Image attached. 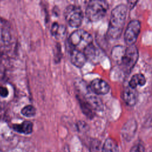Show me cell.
<instances>
[{"label": "cell", "instance_id": "1", "mask_svg": "<svg viewBox=\"0 0 152 152\" xmlns=\"http://www.w3.org/2000/svg\"><path fill=\"white\" fill-rule=\"evenodd\" d=\"M127 11L128 7L123 4L116 5L112 10L107 29V35L110 38L116 39L121 36L124 27Z\"/></svg>", "mask_w": 152, "mask_h": 152}, {"label": "cell", "instance_id": "2", "mask_svg": "<svg viewBox=\"0 0 152 152\" xmlns=\"http://www.w3.org/2000/svg\"><path fill=\"white\" fill-rule=\"evenodd\" d=\"M108 9L109 4L106 1H90L86 6V16L91 22L97 21L103 18Z\"/></svg>", "mask_w": 152, "mask_h": 152}, {"label": "cell", "instance_id": "3", "mask_svg": "<svg viewBox=\"0 0 152 152\" xmlns=\"http://www.w3.org/2000/svg\"><path fill=\"white\" fill-rule=\"evenodd\" d=\"M68 42L71 47L83 52L88 46L93 43V37L87 31L77 29L69 35Z\"/></svg>", "mask_w": 152, "mask_h": 152}, {"label": "cell", "instance_id": "4", "mask_svg": "<svg viewBox=\"0 0 152 152\" xmlns=\"http://www.w3.org/2000/svg\"><path fill=\"white\" fill-rule=\"evenodd\" d=\"M138 59V50L137 46L134 45L128 46L126 48L119 65L124 72L129 73L136 64Z\"/></svg>", "mask_w": 152, "mask_h": 152}, {"label": "cell", "instance_id": "5", "mask_svg": "<svg viewBox=\"0 0 152 152\" xmlns=\"http://www.w3.org/2000/svg\"><path fill=\"white\" fill-rule=\"evenodd\" d=\"M65 19L69 26L77 28L81 26L83 18V12L81 8L76 5H68L64 12Z\"/></svg>", "mask_w": 152, "mask_h": 152}, {"label": "cell", "instance_id": "6", "mask_svg": "<svg viewBox=\"0 0 152 152\" xmlns=\"http://www.w3.org/2000/svg\"><path fill=\"white\" fill-rule=\"evenodd\" d=\"M141 30V23L138 20L129 21L124 33V40L128 46L134 45L136 42Z\"/></svg>", "mask_w": 152, "mask_h": 152}, {"label": "cell", "instance_id": "7", "mask_svg": "<svg viewBox=\"0 0 152 152\" xmlns=\"http://www.w3.org/2000/svg\"><path fill=\"white\" fill-rule=\"evenodd\" d=\"M69 58L71 62L77 68H81L87 61L84 52L72 47L69 51Z\"/></svg>", "mask_w": 152, "mask_h": 152}, {"label": "cell", "instance_id": "8", "mask_svg": "<svg viewBox=\"0 0 152 152\" xmlns=\"http://www.w3.org/2000/svg\"><path fill=\"white\" fill-rule=\"evenodd\" d=\"M90 89L95 94L102 95L109 91L110 86L106 81L100 78H96L91 82Z\"/></svg>", "mask_w": 152, "mask_h": 152}, {"label": "cell", "instance_id": "9", "mask_svg": "<svg viewBox=\"0 0 152 152\" xmlns=\"http://www.w3.org/2000/svg\"><path fill=\"white\" fill-rule=\"evenodd\" d=\"M137 129V123L134 119L128 120L124 125L122 129L123 138L127 141H131L134 137Z\"/></svg>", "mask_w": 152, "mask_h": 152}, {"label": "cell", "instance_id": "10", "mask_svg": "<svg viewBox=\"0 0 152 152\" xmlns=\"http://www.w3.org/2000/svg\"><path fill=\"white\" fill-rule=\"evenodd\" d=\"M122 99L127 105L133 106L138 101V92L135 89L128 86V87H126L123 91Z\"/></svg>", "mask_w": 152, "mask_h": 152}, {"label": "cell", "instance_id": "11", "mask_svg": "<svg viewBox=\"0 0 152 152\" xmlns=\"http://www.w3.org/2000/svg\"><path fill=\"white\" fill-rule=\"evenodd\" d=\"M83 52L86 56L87 59L91 61L92 62H97L100 61L101 53L100 50L96 48L93 43L88 46L84 50Z\"/></svg>", "mask_w": 152, "mask_h": 152}, {"label": "cell", "instance_id": "12", "mask_svg": "<svg viewBox=\"0 0 152 152\" xmlns=\"http://www.w3.org/2000/svg\"><path fill=\"white\" fill-rule=\"evenodd\" d=\"M12 128L13 130L20 134L28 135L32 133L33 124L29 121H25L19 124H13Z\"/></svg>", "mask_w": 152, "mask_h": 152}, {"label": "cell", "instance_id": "13", "mask_svg": "<svg viewBox=\"0 0 152 152\" xmlns=\"http://www.w3.org/2000/svg\"><path fill=\"white\" fill-rule=\"evenodd\" d=\"M78 100L79 102L80 107L84 114L88 118L91 119L94 116V113L93 112V107L88 103L84 97L80 96L78 97Z\"/></svg>", "mask_w": 152, "mask_h": 152}, {"label": "cell", "instance_id": "14", "mask_svg": "<svg viewBox=\"0 0 152 152\" xmlns=\"http://www.w3.org/2000/svg\"><path fill=\"white\" fill-rule=\"evenodd\" d=\"M66 27L62 24H60L57 22H54L52 24L50 33L56 39H61L65 34Z\"/></svg>", "mask_w": 152, "mask_h": 152}, {"label": "cell", "instance_id": "15", "mask_svg": "<svg viewBox=\"0 0 152 152\" xmlns=\"http://www.w3.org/2000/svg\"><path fill=\"white\" fill-rule=\"evenodd\" d=\"M146 83V79L144 75L141 73L134 74L129 81V86L135 89L138 86L141 87L144 86Z\"/></svg>", "mask_w": 152, "mask_h": 152}, {"label": "cell", "instance_id": "16", "mask_svg": "<svg viewBox=\"0 0 152 152\" xmlns=\"http://www.w3.org/2000/svg\"><path fill=\"white\" fill-rule=\"evenodd\" d=\"M102 152H118V147L115 142L112 138H107L103 145Z\"/></svg>", "mask_w": 152, "mask_h": 152}, {"label": "cell", "instance_id": "17", "mask_svg": "<svg viewBox=\"0 0 152 152\" xmlns=\"http://www.w3.org/2000/svg\"><path fill=\"white\" fill-rule=\"evenodd\" d=\"M125 48L121 45H117L112 49V56L113 59L116 61L118 64H119L121 59L125 50Z\"/></svg>", "mask_w": 152, "mask_h": 152}, {"label": "cell", "instance_id": "18", "mask_svg": "<svg viewBox=\"0 0 152 152\" xmlns=\"http://www.w3.org/2000/svg\"><path fill=\"white\" fill-rule=\"evenodd\" d=\"M93 109L101 110L103 109V104L99 98L95 96H90L85 98Z\"/></svg>", "mask_w": 152, "mask_h": 152}, {"label": "cell", "instance_id": "19", "mask_svg": "<svg viewBox=\"0 0 152 152\" xmlns=\"http://www.w3.org/2000/svg\"><path fill=\"white\" fill-rule=\"evenodd\" d=\"M21 114L27 118H31L35 116L36 113V108L30 104L24 106L21 110Z\"/></svg>", "mask_w": 152, "mask_h": 152}, {"label": "cell", "instance_id": "20", "mask_svg": "<svg viewBox=\"0 0 152 152\" xmlns=\"http://www.w3.org/2000/svg\"><path fill=\"white\" fill-rule=\"evenodd\" d=\"M103 145L98 140H93L90 142V152H102Z\"/></svg>", "mask_w": 152, "mask_h": 152}, {"label": "cell", "instance_id": "21", "mask_svg": "<svg viewBox=\"0 0 152 152\" xmlns=\"http://www.w3.org/2000/svg\"><path fill=\"white\" fill-rule=\"evenodd\" d=\"M129 152H145V148L142 144L138 143L132 147Z\"/></svg>", "mask_w": 152, "mask_h": 152}, {"label": "cell", "instance_id": "22", "mask_svg": "<svg viewBox=\"0 0 152 152\" xmlns=\"http://www.w3.org/2000/svg\"><path fill=\"white\" fill-rule=\"evenodd\" d=\"M9 93L7 87L4 86H0V96L2 97H6Z\"/></svg>", "mask_w": 152, "mask_h": 152}, {"label": "cell", "instance_id": "23", "mask_svg": "<svg viewBox=\"0 0 152 152\" xmlns=\"http://www.w3.org/2000/svg\"><path fill=\"white\" fill-rule=\"evenodd\" d=\"M87 125L86 123H85L84 122H80L77 124V128L79 131H86L87 129Z\"/></svg>", "mask_w": 152, "mask_h": 152}, {"label": "cell", "instance_id": "24", "mask_svg": "<svg viewBox=\"0 0 152 152\" xmlns=\"http://www.w3.org/2000/svg\"><path fill=\"white\" fill-rule=\"evenodd\" d=\"M148 152H152V150H150V151H149Z\"/></svg>", "mask_w": 152, "mask_h": 152}, {"label": "cell", "instance_id": "25", "mask_svg": "<svg viewBox=\"0 0 152 152\" xmlns=\"http://www.w3.org/2000/svg\"><path fill=\"white\" fill-rule=\"evenodd\" d=\"M0 152H2V151L1 150V149H0Z\"/></svg>", "mask_w": 152, "mask_h": 152}]
</instances>
